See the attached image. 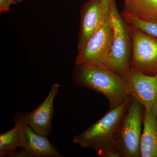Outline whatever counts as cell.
I'll return each mask as SVG.
<instances>
[{
    "label": "cell",
    "instance_id": "obj_14",
    "mask_svg": "<svg viewBox=\"0 0 157 157\" xmlns=\"http://www.w3.org/2000/svg\"><path fill=\"white\" fill-rule=\"evenodd\" d=\"M132 27L157 38V21H144L134 18L125 19Z\"/></svg>",
    "mask_w": 157,
    "mask_h": 157
},
{
    "label": "cell",
    "instance_id": "obj_4",
    "mask_svg": "<svg viewBox=\"0 0 157 157\" xmlns=\"http://www.w3.org/2000/svg\"><path fill=\"white\" fill-rule=\"evenodd\" d=\"M109 11L113 24L114 36L108 69L123 76L130 68L131 33L118 10L115 0L110 1Z\"/></svg>",
    "mask_w": 157,
    "mask_h": 157
},
{
    "label": "cell",
    "instance_id": "obj_10",
    "mask_svg": "<svg viewBox=\"0 0 157 157\" xmlns=\"http://www.w3.org/2000/svg\"><path fill=\"white\" fill-rule=\"evenodd\" d=\"M23 123L22 146L20 150L15 151L11 157H64L50 143L48 136L37 134L27 124Z\"/></svg>",
    "mask_w": 157,
    "mask_h": 157
},
{
    "label": "cell",
    "instance_id": "obj_7",
    "mask_svg": "<svg viewBox=\"0 0 157 157\" xmlns=\"http://www.w3.org/2000/svg\"><path fill=\"white\" fill-rule=\"evenodd\" d=\"M123 77L130 95L152 111L157 102V74L150 76L131 67Z\"/></svg>",
    "mask_w": 157,
    "mask_h": 157
},
{
    "label": "cell",
    "instance_id": "obj_11",
    "mask_svg": "<svg viewBox=\"0 0 157 157\" xmlns=\"http://www.w3.org/2000/svg\"><path fill=\"white\" fill-rule=\"evenodd\" d=\"M123 16L125 19L157 21V0H125Z\"/></svg>",
    "mask_w": 157,
    "mask_h": 157
},
{
    "label": "cell",
    "instance_id": "obj_9",
    "mask_svg": "<svg viewBox=\"0 0 157 157\" xmlns=\"http://www.w3.org/2000/svg\"><path fill=\"white\" fill-rule=\"evenodd\" d=\"M108 12L101 0H88L82 5L80 11L78 52L83 49L91 37L100 28Z\"/></svg>",
    "mask_w": 157,
    "mask_h": 157
},
{
    "label": "cell",
    "instance_id": "obj_6",
    "mask_svg": "<svg viewBox=\"0 0 157 157\" xmlns=\"http://www.w3.org/2000/svg\"><path fill=\"white\" fill-rule=\"evenodd\" d=\"M123 121L118 142L121 154L126 157H141V104L135 100Z\"/></svg>",
    "mask_w": 157,
    "mask_h": 157
},
{
    "label": "cell",
    "instance_id": "obj_2",
    "mask_svg": "<svg viewBox=\"0 0 157 157\" xmlns=\"http://www.w3.org/2000/svg\"><path fill=\"white\" fill-rule=\"evenodd\" d=\"M129 98L113 107L104 117L73 139L82 148L102 152L113 147L114 140L128 104Z\"/></svg>",
    "mask_w": 157,
    "mask_h": 157
},
{
    "label": "cell",
    "instance_id": "obj_13",
    "mask_svg": "<svg viewBox=\"0 0 157 157\" xmlns=\"http://www.w3.org/2000/svg\"><path fill=\"white\" fill-rule=\"evenodd\" d=\"M15 125L8 132L0 135V157H11L16 149L21 147L23 122L14 118Z\"/></svg>",
    "mask_w": 157,
    "mask_h": 157
},
{
    "label": "cell",
    "instance_id": "obj_12",
    "mask_svg": "<svg viewBox=\"0 0 157 157\" xmlns=\"http://www.w3.org/2000/svg\"><path fill=\"white\" fill-rule=\"evenodd\" d=\"M140 156L157 157V120L151 110L145 109L144 127L140 140Z\"/></svg>",
    "mask_w": 157,
    "mask_h": 157
},
{
    "label": "cell",
    "instance_id": "obj_3",
    "mask_svg": "<svg viewBox=\"0 0 157 157\" xmlns=\"http://www.w3.org/2000/svg\"><path fill=\"white\" fill-rule=\"evenodd\" d=\"M114 36V29L109 11L104 22L89 39L85 47L78 52L75 63L108 69Z\"/></svg>",
    "mask_w": 157,
    "mask_h": 157
},
{
    "label": "cell",
    "instance_id": "obj_8",
    "mask_svg": "<svg viewBox=\"0 0 157 157\" xmlns=\"http://www.w3.org/2000/svg\"><path fill=\"white\" fill-rule=\"evenodd\" d=\"M59 88V84L52 85L48 95L39 107L30 112L18 113L14 118L27 124L37 134L48 136L52 131L54 101L58 93Z\"/></svg>",
    "mask_w": 157,
    "mask_h": 157
},
{
    "label": "cell",
    "instance_id": "obj_1",
    "mask_svg": "<svg viewBox=\"0 0 157 157\" xmlns=\"http://www.w3.org/2000/svg\"><path fill=\"white\" fill-rule=\"evenodd\" d=\"M72 78L78 85L106 97L112 108L130 95L123 77L107 68L75 63Z\"/></svg>",
    "mask_w": 157,
    "mask_h": 157
},
{
    "label": "cell",
    "instance_id": "obj_15",
    "mask_svg": "<svg viewBox=\"0 0 157 157\" xmlns=\"http://www.w3.org/2000/svg\"><path fill=\"white\" fill-rule=\"evenodd\" d=\"M24 0H0V13H6L9 11L11 5L20 2Z\"/></svg>",
    "mask_w": 157,
    "mask_h": 157
},
{
    "label": "cell",
    "instance_id": "obj_16",
    "mask_svg": "<svg viewBox=\"0 0 157 157\" xmlns=\"http://www.w3.org/2000/svg\"><path fill=\"white\" fill-rule=\"evenodd\" d=\"M121 153L117 149L112 147L102 152L100 154V155L102 157H121Z\"/></svg>",
    "mask_w": 157,
    "mask_h": 157
},
{
    "label": "cell",
    "instance_id": "obj_5",
    "mask_svg": "<svg viewBox=\"0 0 157 157\" xmlns=\"http://www.w3.org/2000/svg\"><path fill=\"white\" fill-rule=\"evenodd\" d=\"M132 67L144 74H157V38L137 29L130 30Z\"/></svg>",
    "mask_w": 157,
    "mask_h": 157
},
{
    "label": "cell",
    "instance_id": "obj_17",
    "mask_svg": "<svg viewBox=\"0 0 157 157\" xmlns=\"http://www.w3.org/2000/svg\"><path fill=\"white\" fill-rule=\"evenodd\" d=\"M110 1H111V0H101V2H102L104 7H105V9L108 11H109V6Z\"/></svg>",
    "mask_w": 157,
    "mask_h": 157
},
{
    "label": "cell",
    "instance_id": "obj_18",
    "mask_svg": "<svg viewBox=\"0 0 157 157\" xmlns=\"http://www.w3.org/2000/svg\"><path fill=\"white\" fill-rule=\"evenodd\" d=\"M152 112L153 114L157 118V103H156L153 109L152 110Z\"/></svg>",
    "mask_w": 157,
    "mask_h": 157
}]
</instances>
